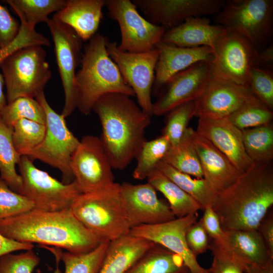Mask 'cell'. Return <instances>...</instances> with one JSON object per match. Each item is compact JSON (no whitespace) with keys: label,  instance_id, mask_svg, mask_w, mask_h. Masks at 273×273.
Instances as JSON below:
<instances>
[{"label":"cell","instance_id":"obj_1","mask_svg":"<svg viewBox=\"0 0 273 273\" xmlns=\"http://www.w3.org/2000/svg\"><path fill=\"white\" fill-rule=\"evenodd\" d=\"M0 233L18 242L38 243L84 253L103 241L84 226L69 208L55 211L33 209L0 220Z\"/></svg>","mask_w":273,"mask_h":273},{"label":"cell","instance_id":"obj_2","mask_svg":"<svg viewBox=\"0 0 273 273\" xmlns=\"http://www.w3.org/2000/svg\"><path fill=\"white\" fill-rule=\"evenodd\" d=\"M131 97L112 93L100 98L94 111L102 126L100 137L113 169L123 170L135 159L146 141L145 130L151 117Z\"/></svg>","mask_w":273,"mask_h":273},{"label":"cell","instance_id":"obj_3","mask_svg":"<svg viewBox=\"0 0 273 273\" xmlns=\"http://www.w3.org/2000/svg\"><path fill=\"white\" fill-rule=\"evenodd\" d=\"M271 163L254 164L218 194L212 208L223 231L256 230L273 205Z\"/></svg>","mask_w":273,"mask_h":273},{"label":"cell","instance_id":"obj_4","mask_svg":"<svg viewBox=\"0 0 273 273\" xmlns=\"http://www.w3.org/2000/svg\"><path fill=\"white\" fill-rule=\"evenodd\" d=\"M108 40L100 33L90 38L84 46L81 67L75 74L76 107L86 115L93 111L96 102L106 95L119 93L135 97L108 55Z\"/></svg>","mask_w":273,"mask_h":273},{"label":"cell","instance_id":"obj_5","mask_svg":"<svg viewBox=\"0 0 273 273\" xmlns=\"http://www.w3.org/2000/svg\"><path fill=\"white\" fill-rule=\"evenodd\" d=\"M120 184L100 191L81 193L70 209L76 218L103 241L129 234L131 228L120 194Z\"/></svg>","mask_w":273,"mask_h":273},{"label":"cell","instance_id":"obj_6","mask_svg":"<svg viewBox=\"0 0 273 273\" xmlns=\"http://www.w3.org/2000/svg\"><path fill=\"white\" fill-rule=\"evenodd\" d=\"M43 46L31 45L21 48L1 64L8 104L21 97L35 98L52 77Z\"/></svg>","mask_w":273,"mask_h":273},{"label":"cell","instance_id":"obj_7","mask_svg":"<svg viewBox=\"0 0 273 273\" xmlns=\"http://www.w3.org/2000/svg\"><path fill=\"white\" fill-rule=\"evenodd\" d=\"M217 24L248 40L257 50L272 34L273 1L228 0L216 15Z\"/></svg>","mask_w":273,"mask_h":273},{"label":"cell","instance_id":"obj_8","mask_svg":"<svg viewBox=\"0 0 273 273\" xmlns=\"http://www.w3.org/2000/svg\"><path fill=\"white\" fill-rule=\"evenodd\" d=\"M35 99L45 111L46 133L41 143L27 157L33 161L38 160L58 169L62 173V181L70 184L74 180L70 168L71 158L79 140L68 128L65 118L49 105L44 90Z\"/></svg>","mask_w":273,"mask_h":273},{"label":"cell","instance_id":"obj_9","mask_svg":"<svg viewBox=\"0 0 273 273\" xmlns=\"http://www.w3.org/2000/svg\"><path fill=\"white\" fill-rule=\"evenodd\" d=\"M22 180L21 194L34 205V209L55 211L69 208L82 193L75 180L64 184L37 168L27 156L21 157L18 163Z\"/></svg>","mask_w":273,"mask_h":273},{"label":"cell","instance_id":"obj_10","mask_svg":"<svg viewBox=\"0 0 273 273\" xmlns=\"http://www.w3.org/2000/svg\"><path fill=\"white\" fill-rule=\"evenodd\" d=\"M108 16L117 22L121 33L118 49L129 53H144L156 48L165 29L142 17L130 0H106Z\"/></svg>","mask_w":273,"mask_h":273},{"label":"cell","instance_id":"obj_11","mask_svg":"<svg viewBox=\"0 0 273 273\" xmlns=\"http://www.w3.org/2000/svg\"><path fill=\"white\" fill-rule=\"evenodd\" d=\"M70 168L82 193L106 190L116 183L100 139L95 135H85L79 140L71 158Z\"/></svg>","mask_w":273,"mask_h":273},{"label":"cell","instance_id":"obj_12","mask_svg":"<svg viewBox=\"0 0 273 273\" xmlns=\"http://www.w3.org/2000/svg\"><path fill=\"white\" fill-rule=\"evenodd\" d=\"M106 48L124 80L133 90L140 107L152 116L151 95L159 57L158 49L144 53H129L120 50L116 42L109 40Z\"/></svg>","mask_w":273,"mask_h":273},{"label":"cell","instance_id":"obj_13","mask_svg":"<svg viewBox=\"0 0 273 273\" xmlns=\"http://www.w3.org/2000/svg\"><path fill=\"white\" fill-rule=\"evenodd\" d=\"M52 35L56 59L65 96L61 115L70 116L76 107L74 80L80 64L83 40L70 27L53 18L46 23Z\"/></svg>","mask_w":273,"mask_h":273},{"label":"cell","instance_id":"obj_14","mask_svg":"<svg viewBox=\"0 0 273 273\" xmlns=\"http://www.w3.org/2000/svg\"><path fill=\"white\" fill-rule=\"evenodd\" d=\"M255 98L249 87L220 76L212 68L211 74L202 94L195 100L194 116L228 117Z\"/></svg>","mask_w":273,"mask_h":273},{"label":"cell","instance_id":"obj_15","mask_svg":"<svg viewBox=\"0 0 273 273\" xmlns=\"http://www.w3.org/2000/svg\"><path fill=\"white\" fill-rule=\"evenodd\" d=\"M213 51V70L236 83L248 87L258 52L255 47L239 33L226 30Z\"/></svg>","mask_w":273,"mask_h":273},{"label":"cell","instance_id":"obj_16","mask_svg":"<svg viewBox=\"0 0 273 273\" xmlns=\"http://www.w3.org/2000/svg\"><path fill=\"white\" fill-rule=\"evenodd\" d=\"M212 72V62L201 61L174 75L153 103V115H165L180 105L195 101L202 94Z\"/></svg>","mask_w":273,"mask_h":273},{"label":"cell","instance_id":"obj_17","mask_svg":"<svg viewBox=\"0 0 273 273\" xmlns=\"http://www.w3.org/2000/svg\"><path fill=\"white\" fill-rule=\"evenodd\" d=\"M197 213H195L163 223L140 225L131 228L129 234L161 245L179 255L192 273H209L199 263L186 240L187 232L197 221Z\"/></svg>","mask_w":273,"mask_h":273},{"label":"cell","instance_id":"obj_18","mask_svg":"<svg viewBox=\"0 0 273 273\" xmlns=\"http://www.w3.org/2000/svg\"><path fill=\"white\" fill-rule=\"evenodd\" d=\"M151 23L165 30L193 17L216 15L224 6L223 0H132Z\"/></svg>","mask_w":273,"mask_h":273},{"label":"cell","instance_id":"obj_19","mask_svg":"<svg viewBox=\"0 0 273 273\" xmlns=\"http://www.w3.org/2000/svg\"><path fill=\"white\" fill-rule=\"evenodd\" d=\"M120 194L131 228L175 218L169 206L158 199L156 190L148 182L139 185L124 182L120 184Z\"/></svg>","mask_w":273,"mask_h":273},{"label":"cell","instance_id":"obj_20","mask_svg":"<svg viewBox=\"0 0 273 273\" xmlns=\"http://www.w3.org/2000/svg\"><path fill=\"white\" fill-rule=\"evenodd\" d=\"M198 118L196 131L225 155L241 174L254 165L245 151L242 130L228 117Z\"/></svg>","mask_w":273,"mask_h":273},{"label":"cell","instance_id":"obj_21","mask_svg":"<svg viewBox=\"0 0 273 273\" xmlns=\"http://www.w3.org/2000/svg\"><path fill=\"white\" fill-rule=\"evenodd\" d=\"M209 244L239 262L244 271L248 266L264 265L273 260L258 230L224 231L220 238L211 240Z\"/></svg>","mask_w":273,"mask_h":273},{"label":"cell","instance_id":"obj_22","mask_svg":"<svg viewBox=\"0 0 273 273\" xmlns=\"http://www.w3.org/2000/svg\"><path fill=\"white\" fill-rule=\"evenodd\" d=\"M159 57L152 91L158 94L162 87L175 74L201 61L212 62L214 51L207 47L186 48L160 41L156 46Z\"/></svg>","mask_w":273,"mask_h":273},{"label":"cell","instance_id":"obj_23","mask_svg":"<svg viewBox=\"0 0 273 273\" xmlns=\"http://www.w3.org/2000/svg\"><path fill=\"white\" fill-rule=\"evenodd\" d=\"M192 141L202 168L203 178L218 194L233 185L242 174L228 158L196 130Z\"/></svg>","mask_w":273,"mask_h":273},{"label":"cell","instance_id":"obj_24","mask_svg":"<svg viewBox=\"0 0 273 273\" xmlns=\"http://www.w3.org/2000/svg\"><path fill=\"white\" fill-rule=\"evenodd\" d=\"M226 32L222 26L211 24L206 17H193L165 31L161 41L180 47H207L214 50Z\"/></svg>","mask_w":273,"mask_h":273},{"label":"cell","instance_id":"obj_25","mask_svg":"<svg viewBox=\"0 0 273 273\" xmlns=\"http://www.w3.org/2000/svg\"><path fill=\"white\" fill-rule=\"evenodd\" d=\"M105 5L106 0H67L52 18L70 27L86 41L97 33Z\"/></svg>","mask_w":273,"mask_h":273},{"label":"cell","instance_id":"obj_26","mask_svg":"<svg viewBox=\"0 0 273 273\" xmlns=\"http://www.w3.org/2000/svg\"><path fill=\"white\" fill-rule=\"evenodd\" d=\"M154 244L129 234L110 242L98 273H125Z\"/></svg>","mask_w":273,"mask_h":273},{"label":"cell","instance_id":"obj_27","mask_svg":"<svg viewBox=\"0 0 273 273\" xmlns=\"http://www.w3.org/2000/svg\"><path fill=\"white\" fill-rule=\"evenodd\" d=\"M188 270L179 255L155 243L125 273H185Z\"/></svg>","mask_w":273,"mask_h":273},{"label":"cell","instance_id":"obj_28","mask_svg":"<svg viewBox=\"0 0 273 273\" xmlns=\"http://www.w3.org/2000/svg\"><path fill=\"white\" fill-rule=\"evenodd\" d=\"M147 179L148 183L167 199L175 218L197 213L198 211L202 209L194 199L158 169L153 171Z\"/></svg>","mask_w":273,"mask_h":273},{"label":"cell","instance_id":"obj_29","mask_svg":"<svg viewBox=\"0 0 273 273\" xmlns=\"http://www.w3.org/2000/svg\"><path fill=\"white\" fill-rule=\"evenodd\" d=\"M194 131L188 127L178 143L170 146L162 161L181 172L202 178V168L192 141Z\"/></svg>","mask_w":273,"mask_h":273},{"label":"cell","instance_id":"obj_30","mask_svg":"<svg viewBox=\"0 0 273 273\" xmlns=\"http://www.w3.org/2000/svg\"><path fill=\"white\" fill-rule=\"evenodd\" d=\"M156 169L194 199L200 204L202 209L212 207L215 203L218 193L204 178H196L181 172L162 160L157 164Z\"/></svg>","mask_w":273,"mask_h":273},{"label":"cell","instance_id":"obj_31","mask_svg":"<svg viewBox=\"0 0 273 273\" xmlns=\"http://www.w3.org/2000/svg\"><path fill=\"white\" fill-rule=\"evenodd\" d=\"M110 242L104 241L94 250L84 253L62 251L60 248L43 246L55 256L56 262L62 261L65 273H98Z\"/></svg>","mask_w":273,"mask_h":273},{"label":"cell","instance_id":"obj_32","mask_svg":"<svg viewBox=\"0 0 273 273\" xmlns=\"http://www.w3.org/2000/svg\"><path fill=\"white\" fill-rule=\"evenodd\" d=\"M12 132L13 127L6 124L0 117V178L11 190L21 194L22 180L16 170L21 156L14 147Z\"/></svg>","mask_w":273,"mask_h":273},{"label":"cell","instance_id":"obj_33","mask_svg":"<svg viewBox=\"0 0 273 273\" xmlns=\"http://www.w3.org/2000/svg\"><path fill=\"white\" fill-rule=\"evenodd\" d=\"M245 151L254 164L266 165L273 159L272 122L242 130Z\"/></svg>","mask_w":273,"mask_h":273},{"label":"cell","instance_id":"obj_34","mask_svg":"<svg viewBox=\"0 0 273 273\" xmlns=\"http://www.w3.org/2000/svg\"><path fill=\"white\" fill-rule=\"evenodd\" d=\"M19 18L31 28L37 24L47 23L49 16L57 13L65 5L66 0H6Z\"/></svg>","mask_w":273,"mask_h":273},{"label":"cell","instance_id":"obj_35","mask_svg":"<svg viewBox=\"0 0 273 273\" xmlns=\"http://www.w3.org/2000/svg\"><path fill=\"white\" fill-rule=\"evenodd\" d=\"M170 146L168 138L163 134L151 141L146 140L135 158L137 163L133 172V178H147L163 159Z\"/></svg>","mask_w":273,"mask_h":273},{"label":"cell","instance_id":"obj_36","mask_svg":"<svg viewBox=\"0 0 273 273\" xmlns=\"http://www.w3.org/2000/svg\"><path fill=\"white\" fill-rule=\"evenodd\" d=\"M46 133V125L22 119L13 125L12 138L14 147L21 157L28 156L41 143Z\"/></svg>","mask_w":273,"mask_h":273},{"label":"cell","instance_id":"obj_37","mask_svg":"<svg viewBox=\"0 0 273 273\" xmlns=\"http://www.w3.org/2000/svg\"><path fill=\"white\" fill-rule=\"evenodd\" d=\"M1 119L12 126L17 121L25 119L45 124L46 116L41 105L35 99L21 97L9 103L0 114Z\"/></svg>","mask_w":273,"mask_h":273},{"label":"cell","instance_id":"obj_38","mask_svg":"<svg viewBox=\"0 0 273 273\" xmlns=\"http://www.w3.org/2000/svg\"><path fill=\"white\" fill-rule=\"evenodd\" d=\"M228 118L236 127L243 130L271 123L273 112L255 98Z\"/></svg>","mask_w":273,"mask_h":273},{"label":"cell","instance_id":"obj_39","mask_svg":"<svg viewBox=\"0 0 273 273\" xmlns=\"http://www.w3.org/2000/svg\"><path fill=\"white\" fill-rule=\"evenodd\" d=\"M195 101L180 105L167 113L162 134L166 136L171 146L180 141L191 119L195 115Z\"/></svg>","mask_w":273,"mask_h":273},{"label":"cell","instance_id":"obj_40","mask_svg":"<svg viewBox=\"0 0 273 273\" xmlns=\"http://www.w3.org/2000/svg\"><path fill=\"white\" fill-rule=\"evenodd\" d=\"M34 209V205L24 196L11 190L0 178V220L15 216Z\"/></svg>","mask_w":273,"mask_h":273},{"label":"cell","instance_id":"obj_41","mask_svg":"<svg viewBox=\"0 0 273 273\" xmlns=\"http://www.w3.org/2000/svg\"><path fill=\"white\" fill-rule=\"evenodd\" d=\"M248 87L261 102L270 110H273L272 70L254 66L250 72Z\"/></svg>","mask_w":273,"mask_h":273},{"label":"cell","instance_id":"obj_42","mask_svg":"<svg viewBox=\"0 0 273 273\" xmlns=\"http://www.w3.org/2000/svg\"><path fill=\"white\" fill-rule=\"evenodd\" d=\"M19 31L8 46L0 49V65L9 56L17 50L31 45L50 46V40L42 33L37 32L35 28L30 27L24 20L20 19Z\"/></svg>","mask_w":273,"mask_h":273},{"label":"cell","instance_id":"obj_43","mask_svg":"<svg viewBox=\"0 0 273 273\" xmlns=\"http://www.w3.org/2000/svg\"><path fill=\"white\" fill-rule=\"evenodd\" d=\"M40 261L33 249L17 254L7 253L0 257V273H32Z\"/></svg>","mask_w":273,"mask_h":273},{"label":"cell","instance_id":"obj_44","mask_svg":"<svg viewBox=\"0 0 273 273\" xmlns=\"http://www.w3.org/2000/svg\"><path fill=\"white\" fill-rule=\"evenodd\" d=\"M209 249L213 255V261L209 273H244V267L231 256L211 245Z\"/></svg>","mask_w":273,"mask_h":273},{"label":"cell","instance_id":"obj_45","mask_svg":"<svg viewBox=\"0 0 273 273\" xmlns=\"http://www.w3.org/2000/svg\"><path fill=\"white\" fill-rule=\"evenodd\" d=\"M186 240L189 249L196 257L208 248L209 236L200 220L189 229L186 234Z\"/></svg>","mask_w":273,"mask_h":273},{"label":"cell","instance_id":"obj_46","mask_svg":"<svg viewBox=\"0 0 273 273\" xmlns=\"http://www.w3.org/2000/svg\"><path fill=\"white\" fill-rule=\"evenodd\" d=\"M20 28V22L0 4V49L6 47L14 40Z\"/></svg>","mask_w":273,"mask_h":273},{"label":"cell","instance_id":"obj_47","mask_svg":"<svg viewBox=\"0 0 273 273\" xmlns=\"http://www.w3.org/2000/svg\"><path fill=\"white\" fill-rule=\"evenodd\" d=\"M203 210V215L200 219L203 228L211 240L218 239L222 236L223 231L217 214L212 207Z\"/></svg>","mask_w":273,"mask_h":273},{"label":"cell","instance_id":"obj_48","mask_svg":"<svg viewBox=\"0 0 273 273\" xmlns=\"http://www.w3.org/2000/svg\"><path fill=\"white\" fill-rule=\"evenodd\" d=\"M257 230L263 240L270 256L273 258V216L272 213L266 215Z\"/></svg>","mask_w":273,"mask_h":273},{"label":"cell","instance_id":"obj_49","mask_svg":"<svg viewBox=\"0 0 273 273\" xmlns=\"http://www.w3.org/2000/svg\"><path fill=\"white\" fill-rule=\"evenodd\" d=\"M33 244L23 243L7 238L0 233V257L19 250L33 249Z\"/></svg>","mask_w":273,"mask_h":273},{"label":"cell","instance_id":"obj_50","mask_svg":"<svg viewBox=\"0 0 273 273\" xmlns=\"http://www.w3.org/2000/svg\"><path fill=\"white\" fill-rule=\"evenodd\" d=\"M273 65V46L270 44L258 50L255 66L271 70Z\"/></svg>","mask_w":273,"mask_h":273},{"label":"cell","instance_id":"obj_51","mask_svg":"<svg viewBox=\"0 0 273 273\" xmlns=\"http://www.w3.org/2000/svg\"><path fill=\"white\" fill-rule=\"evenodd\" d=\"M246 273H273V260L260 266H249L245 268Z\"/></svg>","mask_w":273,"mask_h":273},{"label":"cell","instance_id":"obj_52","mask_svg":"<svg viewBox=\"0 0 273 273\" xmlns=\"http://www.w3.org/2000/svg\"><path fill=\"white\" fill-rule=\"evenodd\" d=\"M4 80L2 74L0 73V114L8 104L6 96L4 92Z\"/></svg>","mask_w":273,"mask_h":273},{"label":"cell","instance_id":"obj_53","mask_svg":"<svg viewBox=\"0 0 273 273\" xmlns=\"http://www.w3.org/2000/svg\"><path fill=\"white\" fill-rule=\"evenodd\" d=\"M58 263H56L57 266L56 267V269L54 270L53 273H62L61 269L59 268Z\"/></svg>","mask_w":273,"mask_h":273},{"label":"cell","instance_id":"obj_54","mask_svg":"<svg viewBox=\"0 0 273 273\" xmlns=\"http://www.w3.org/2000/svg\"><path fill=\"white\" fill-rule=\"evenodd\" d=\"M185 273H192L190 270H188L187 272Z\"/></svg>","mask_w":273,"mask_h":273}]
</instances>
